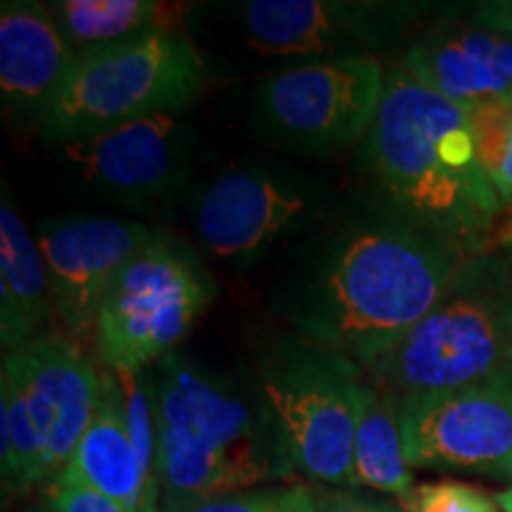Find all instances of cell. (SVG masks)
I'll return each mask as SVG.
<instances>
[{"label": "cell", "mask_w": 512, "mask_h": 512, "mask_svg": "<svg viewBox=\"0 0 512 512\" xmlns=\"http://www.w3.org/2000/svg\"><path fill=\"white\" fill-rule=\"evenodd\" d=\"M242 34L275 57L339 60L392 43L413 15L411 5L349 0H256L240 5Z\"/></svg>", "instance_id": "obj_12"}, {"label": "cell", "mask_w": 512, "mask_h": 512, "mask_svg": "<svg viewBox=\"0 0 512 512\" xmlns=\"http://www.w3.org/2000/svg\"><path fill=\"white\" fill-rule=\"evenodd\" d=\"M494 498H496V503L501 505L503 512H512V484L505 491H501V494H496Z\"/></svg>", "instance_id": "obj_27"}, {"label": "cell", "mask_w": 512, "mask_h": 512, "mask_svg": "<svg viewBox=\"0 0 512 512\" xmlns=\"http://www.w3.org/2000/svg\"><path fill=\"white\" fill-rule=\"evenodd\" d=\"M356 486L380 491L406 501L413 494L415 479L403 451L399 425V399L384 392L366 375L358 408L354 439Z\"/></svg>", "instance_id": "obj_20"}, {"label": "cell", "mask_w": 512, "mask_h": 512, "mask_svg": "<svg viewBox=\"0 0 512 512\" xmlns=\"http://www.w3.org/2000/svg\"><path fill=\"white\" fill-rule=\"evenodd\" d=\"M399 67L467 114L512 105V36L477 22L430 31Z\"/></svg>", "instance_id": "obj_16"}, {"label": "cell", "mask_w": 512, "mask_h": 512, "mask_svg": "<svg viewBox=\"0 0 512 512\" xmlns=\"http://www.w3.org/2000/svg\"><path fill=\"white\" fill-rule=\"evenodd\" d=\"M382 512H406V510H403L399 503H389V501H382Z\"/></svg>", "instance_id": "obj_29"}, {"label": "cell", "mask_w": 512, "mask_h": 512, "mask_svg": "<svg viewBox=\"0 0 512 512\" xmlns=\"http://www.w3.org/2000/svg\"><path fill=\"white\" fill-rule=\"evenodd\" d=\"M100 380L95 418L53 482L98 491L131 512H155L147 501L143 467L126 427L117 375L100 370Z\"/></svg>", "instance_id": "obj_17"}, {"label": "cell", "mask_w": 512, "mask_h": 512, "mask_svg": "<svg viewBox=\"0 0 512 512\" xmlns=\"http://www.w3.org/2000/svg\"><path fill=\"white\" fill-rule=\"evenodd\" d=\"M475 22L512 36V0H486L475 8Z\"/></svg>", "instance_id": "obj_26"}, {"label": "cell", "mask_w": 512, "mask_h": 512, "mask_svg": "<svg viewBox=\"0 0 512 512\" xmlns=\"http://www.w3.org/2000/svg\"><path fill=\"white\" fill-rule=\"evenodd\" d=\"M178 512H316L309 486H264L242 494L214 498Z\"/></svg>", "instance_id": "obj_22"}, {"label": "cell", "mask_w": 512, "mask_h": 512, "mask_svg": "<svg viewBox=\"0 0 512 512\" xmlns=\"http://www.w3.org/2000/svg\"><path fill=\"white\" fill-rule=\"evenodd\" d=\"M190 147L181 112L152 114L60 143L64 162L86 188L128 207L169 197L188 176Z\"/></svg>", "instance_id": "obj_11"}, {"label": "cell", "mask_w": 512, "mask_h": 512, "mask_svg": "<svg viewBox=\"0 0 512 512\" xmlns=\"http://www.w3.org/2000/svg\"><path fill=\"white\" fill-rule=\"evenodd\" d=\"M361 162L384 214L467 254L484 252L505 207L479 159L472 117L399 64L384 76Z\"/></svg>", "instance_id": "obj_2"}, {"label": "cell", "mask_w": 512, "mask_h": 512, "mask_svg": "<svg viewBox=\"0 0 512 512\" xmlns=\"http://www.w3.org/2000/svg\"><path fill=\"white\" fill-rule=\"evenodd\" d=\"M467 256L382 211L320 249L285 316L299 337L368 373L446 297Z\"/></svg>", "instance_id": "obj_1"}, {"label": "cell", "mask_w": 512, "mask_h": 512, "mask_svg": "<svg viewBox=\"0 0 512 512\" xmlns=\"http://www.w3.org/2000/svg\"><path fill=\"white\" fill-rule=\"evenodd\" d=\"M145 375L162 512L283 482L294 472L261 392L176 351Z\"/></svg>", "instance_id": "obj_3"}, {"label": "cell", "mask_w": 512, "mask_h": 512, "mask_svg": "<svg viewBox=\"0 0 512 512\" xmlns=\"http://www.w3.org/2000/svg\"><path fill=\"white\" fill-rule=\"evenodd\" d=\"M76 60L79 55L48 5L29 0L0 5V100L15 124L43 128Z\"/></svg>", "instance_id": "obj_15"}, {"label": "cell", "mask_w": 512, "mask_h": 512, "mask_svg": "<svg viewBox=\"0 0 512 512\" xmlns=\"http://www.w3.org/2000/svg\"><path fill=\"white\" fill-rule=\"evenodd\" d=\"M48 10L76 55L181 31L185 15L183 5L159 0H55Z\"/></svg>", "instance_id": "obj_19"}, {"label": "cell", "mask_w": 512, "mask_h": 512, "mask_svg": "<svg viewBox=\"0 0 512 512\" xmlns=\"http://www.w3.org/2000/svg\"><path fill=\"white\" fill-rule=\"evenodd\" d=\"M512 370L508 256L470 254L446 297L380 358L368 377L396 399L470 387Z\"/></svg>", "instance_id": "obj_4"}, {"label": "cell", "mask_w": 512, "mask_h": 512, "mask_svg": "<svg viewBox=\"0 0 512 512\" xmlns=\"http://www.w3.org/2000/svg\"><path fill=\"white\" fill-rule=\"evenodd\" d=\"M22 394L43 444L48 482L74 453L100 403V370L81 344L64 335H43L27 347L3 354V373Z\"/></svg>", "instance_id": "obj_13"}, {"label": "cell", "mask_w": 512, "mask_h": 512, "mask_svg": "<svg viewBox=\"0 0 512 512\" xmlns=\"http://www.w3.org/2000/svg\"><path fill=\"white\" fill-rule=\"evenodd\" d=\"M503 252H505V256H508V266H510V283H512V233H510L508 242H505Z\"/></svg>", "instance_id": "obj_28"}, {"label": "cell", "mask_w": 512, "mask_h": 512, "mask_svg": "<svg viewBox=\"0 0 512 512\" xmlns=\"http://www.w3.org/2000/svg\"><path fill=\"white\" fill-rule=\"evenodd\" d=\"M155 235L157 230L143 223L110 216H67L38 223L34 238L64 337L81 347L91 342L102 299Z\"/></svg>", "instance_id": "obj_10"}, {"label": "cell", "mask_w": 512, "mask_h": 512, "mask_svg": "<svg viewBox=\"0 0 512 512\" xmlns=\"http://www.w3.org/2000/svg\"><path fill=\"white\" fill-rule=\"evenodd\" d=\"M477 133L479 159L501 197L503 207L512 204V105L470 114Z\"/></svg>", "instance_id": "obj_21"}, {"label": "cell", "mask_w": 512, "mask_h": 512, "mask_svg": "<svg viewBox=\"0 0 512 512\" xmlns=\"http://www.w3.org/2000/svg\"><path fill=\"white\" fill-rule=\"evenodd\" d=\"M311 491L316 512H382V501L354 494V491L330 489V486H318Z\"/></svg>", "instance_id": "obj_25"}, {"label": "cell", "mask_w": 512, "mask_h": 512, "mask_svg": "<svg viewBox=\"0 0 512 512\" xmlns=\"http://www.w3.org/2000/svg\"><path fill=\"white\" fill-rule=\"evenodd\" d=\"M399 505L406 512H503L494 496L453 479L418 484Z\"/></svg>", "instance_id": "obj_23"}, {"label": "cell", "mask_w": 512, "mask_h": 512, "mask_svg": "<svg viewBox=\"0 0 512 512\" xmlns=\"http://www.w3.org/2000/svg\"><path fill=\"white\" fill-rule=\"evenodd\" d=\"M216 287L197 259L157 233L102 299L93 325V351L107 370L157 366L174 354Z\"/></svg>", "instance_id": "obj_7"}, {"label": "cell", "mask_w": 512, "mask_h": 512, "mask_svg": "<svg viewBox=\"0 0 512 512\" xmlns=\"http://www.w3.org/2000/svg\"><path fill=\"white\" fill-rule=\"evenodd\" d=\"M259 382L294 472L320 486H356L354 439L366 370L299 337L268 356Z\"/></svg>", "instance_id": "obj_6"}, {"label": "cell", "mask_w": 512, "mask_h": 512, "mask_svg": "<svg viewBox=\"0 0 512 512\" xmlns=\"http://www.w3.org/2000/svg\"><path fill=\"white\" fill-rule=\"evenodd\" d=\"M53 313L46 264L36 238L8 197L0 207V344L3 354L43 337Z\"/></svg>", "instance_id": "obj_18"}, {"label": "cell", "mask_w": 512, "mask_h": 512, "mask_svg": "<svg viewBox=\"0 0 512 512\" xmlns=\"http://www.w3.org/2000/svg\"><path fill=\"white\" fill-rule=\"evenodd\" d=\"M27 512H48V510H41V508H36V510H27Z\"/></svg>", "instance_id": "obj_30"}, {"label": "cell", "mask_w": 512, "mask_h": 512, "mask_svg": "<svg viewBox=\"0 0 512 512\" xmlns=\"http://www.w3.org/2000/svg\"><path fill=\"white\" fill-rule=\"evenodd\" d=\"M207 79L200 50L183 31H159L79 55L41 136L67 143L152 114L183 112Z\"/></svg>", "instance_id": "obj_5"}, {"label": "cell", "mask_w": 512, "mask_h": 512, "mask_svg": "<svg viewBox=\"0 0 512 512\" xmlns=\"http://www.w3.org/2000/svg\"><path fill=\"white\" fill-rule=\"evenodd\" d=\"M313 214L306 185L268 171H230L195 204L197 238L221 261H252L304 226Z\"/></svg>", "instance_id": "obj_14"}, {"label": "cell", "mask_w": 512, "mask_h": 512, "mask_svg": "<svg viewBox=\"0 0 512 512\" xmlns=\"http://www.w3.org/2000/svg\"><path fill=\"white\" fill-rule=\"evenodd\" d=\"M48 512H131L110 496L74 484L50 482L46 489Z\"/></svg>", "instance_id": "obj_24"}, {"label": "cell", "mask_w": 512, "mask_h": 512, "mask_svg": "<svg viewBox=\"0 0 512 512\" xmlns=\"http://www.w3.org/2000/svg\"><path fill=\"white\" fill-rule=\"evenodd\" d=\"M387 69L373 55L302 62L259 86V114L278 143L330 155L361 143L380 110Z\"/></svg>", "instance_id": "obj_8"}, {"label": "cell", "mask_w": 512, "mask_h": 512, "mask_svg": "<svg viewBox=\"0 0 512 512\" xmlns=\"http://www.w3.org/2000/svg\"><path fill=\"white\" fill-rule=\"evenodd\" d=\"M411 467L512 482V370L470 387L399 399Z\"/></svg>", "instance_id": "obj_9"}]
</instances>
